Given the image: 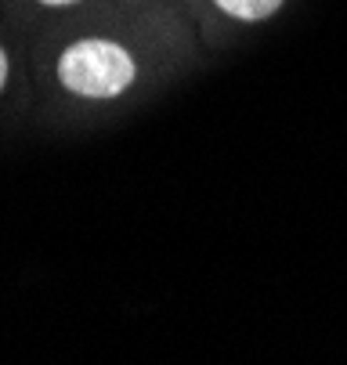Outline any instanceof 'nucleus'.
Listing matches in <instances>:
<instances>
[{
    "instance_id": "f257e3e1",
    "label": "nucleus",
    "mask_w": 347,
    "mask_h": 365,
    "mask_svg": "<svg viewBox=\"0 0 347 365\" xmlns=\"http://www.w3.org/2000/svg\"><path fill=\"white\" fill-rule=\"evenodd\" d=\"M58 80L83 98H116L134 83V58L113 40H76L58 58Z\"/></svg>"
},
{
    "instance_id": "f03ea898",
    "label": "nucleus",
    "mask_w": 347,
    "mask_h": 365,
    "mask_svg": "<svg viewBox=\"0 0 347 365\" xmlns=\"http://www.w3.org/2000/svg\"><path fill=\"white\" fill-rule=\"evenodd\" d=\"M217 8L228 11L232 19H242V22H261L282 8V0H217Z\"/></svg>"
},
{
    "instance_id": "7ed1b4c3",
    "label": "nucleus",
    "mask_w": 347,
    "mask_h": 365,
    "mask_svg": "<svg viewBox=\"0 0 347 365\" xmlns=\"http://www.w3.org/2000/svg\"><path fill=\"white\" fill-rule=\"evenodd\" d=\"M4 83H8V55L0 51V91H4Z\"/></svg>"
},
{
    "instance_id": "20e7f679",
    "label": "nucleus",
    "mask_w": 347,
    "mask_h": 365,
    "mask_svg": "<svg viewBox=\"0 0 347 365\" xmlns=\"http://www.w3.org/2000/svg\"><path fill=\"white\" fill-rule=\"evenodd\" d=\"M43 4H51V8H66V4H76V0H43Z\"/></svg>"
}]
</instances>
